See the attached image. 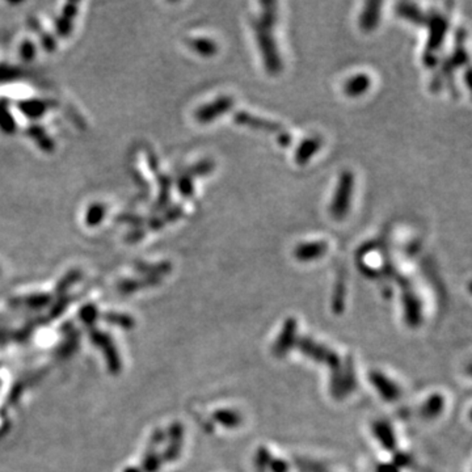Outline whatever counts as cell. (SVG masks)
Instances as JSON below:
<instances>
[{
	"mask_svg": "<svg viewBox=\"0 0 472 472\" xmlns=\"http://www.w3.org/2000/svg\"><path fill=\"white\" fill-rule=\"evenodd\" d=\"M266 9L261 16L253 20V28L256 31L257 45L264 58L266 70L272 75L281 73L282 61L277 45L274 41L273 29L277 21V4L276 3H264Z\"/></svg>",
	"mask_w": 472,
	"mask_h": 472,
	"instance_id": "6da1fadb",
	"label": "cell"
},
{
	"mask_svg": "<svg viewBox=\"0 0 472 472\" xmlns=\"http://www.w3.org/2000/svg\"><path fill=\"white\" fill-rule=\"evenodd\" d=\"M355 188V176L350 171H344L340 176L339 184L332 199L331 214L335 219H344L348 216L350 204H352V194Z\"/></svg>",
	"mask_w": 472,
	"mask_h": 472,
	"instance_id": "7a4b0ae2",
	"label": "cell"
},
{
	"mask_svg": "<svg viewBox=\"0 0 472 472\" xmlns=\"http://www.w3.org/2000/svg\"><path fill=\"white\" fill-rule=\"evenodd\" d=\"M425 24L431 26V37H429L428 46H426L424 61H425L426 66L431 67L436 65V53L444 43L445 36L448 32L449 21L448 19L442 15L431 14V17L426 19Z\"/></svg>",
	"mask_w": 472,
	"mask_h": 472,
	"instance_id": "3957f363",
	"label": "cell"
},
{
	"mask_svg": "<svg viewBox=\"0 0 472 472\" xmlns=\"http://www.w3.org/2000/svg\"><path fill=\"white\" fill-rule=\"evenodd\" d=\"M234 100L230 96H221L218 99L205 104L204 107L197 109L194 113V118L201 124L213 122L218 117L222 116L226 112L232 108Z\"/></svg>",
	"mask_w": 472,
	"mask_h": 472,
	"instance_id": "277c9868",
	"label": "cell"
},
{
	"mask_svg": "<svg viewBox=\"0 0 472 472\" xmlns=\"http://www.w3.org/2000/svg\"><path fill=\"white\" fill-rule=\"evenodd\" d=\"M234 118H235L236 124L247 126V127L255 129V130L277 134H281L285 132V129H282L281 125L277 124V122H272V121L266 120V118L252 116V115H249L247 112H236Z\"/></svg>",
	"mask_w": 472,
	"mask_h": 472,
	"instance_id": "5b68a950",
	"label": "cell"
},
{
	"mask_svg": "<svg viewBox=\"0 0 472 472\" xmlns=\"http://www.w3.org/2000/svg\"><path fill=\"white\" fill-rule=\"evenodd\" d=\"M78 3H67L65 9L62 11V15L57 20V34L62 38H66L73 31L74 19L78 15Z\"/></svg>",
	"mask_w": 472,
	"mask_h": 472,
	"instance_id": "8992f818",
	"label": "cell"
},
{
	"mask_svg": "<svg viewBox=\"0 0 472 472\" xmlns=\"http://www.w3.org/2000/svg\"><path fill=\"white\" fill-rule=\"evenodd\" d=\"M322 138L319 137H310L299 145L298 149L295 151V162L299 166H303L308 163V160L314 157L315 154L322 147Z\"/></svg>",
	"mask_w": 472,
	"mask_h": 472,
	"instance_id": "52a82bcc",
	"label": "cell"
},
{
	"mask_svg": "<svg viewBox=\"0 0 472 472\" xmlns=\"http://www.w3.org/2000/svg\"><path fill=\"white\" fill-rule=\"evenodd\" d=\"M381 7L382 3L378 1H369L365 4L364 12L360 17V25L366 32L373 31L374 28H377V25L379 24Z\"/></svg>",
	"mask_w": 472,
	"mask_h": 472,
	"instance_id": "ba28073f",
	"label": "cell"
},
{
	"mask_svg": "<svg viewBox=\"0 0 472 472\" xmlns=\"http://www.w3.org/2000/svg\"><path fill=\"white\" fill-rule=\"evenodd\" d=\"M327 248H328L327 243L313 241V243L299 244L298 247L294 251V253L300 261H310V260L323 256L324 253L327 252Z\"/></svg>",
	"mask_w": 472,
	"mask_h": 472,
	"instance_id": "9c48e42d",
	"label": "cell"
},
{
	"mask_svg": "<svg viewBox=\"0 0 472 472\" xmlns=\"http://www.w3.org/2000/svg\"><path fill=\"white\" fill-rule=\"evenodd\" d=\"M372 85L370 76L366 74L355 75L344 83V92L350 98H358L362 96L365 92L369 91Z\"/></svg>",
	"mask_w": 472,
	"mask_h": 472,
	"instance_id": "30bf717a",
	"label": "cell"
},
{
	"mask_svg": "<svg viewBox=\"0 0 472 472\" xmlns=\"http://www.w3.org/2000/svg\"><path fill=\"white\" fill-rule=\"evenodd\" d=\"M397 14L407 20L416 23V24L425 25L426 23V15L424 14L421 9L412 3H400L397 6Z\"/></svg>",
	"mask_w": 472,
	"mask_h": 472,
	"instance_id": "8fae6325",
	"label": "cell"
},
{
	"mask_svg": "<svg viewBox=\"0 0 472 472\" xmlns=\"http://www.w3.org/2000/svg\"><path fill=\"white\" fill-rule=\"evenodd\" d=\"M28 134H29V137L37 143V146H38L42 151H45V152H53L54 149H56V143H54V141L50 138L48 133H46L42 127H40L38 125L31 126V127L28 129Z\"/></svg>",
	"mask_w": 472,
	"mask_h": 472,
	"instance_id": "7c38bea8",
	"label": "cell"
},
{
	"mask_svg": "<svg viewBox=\"0 0 472 472\" xmlns=\"http://www.w3.org/2000/svg\"><path fill=\"white\" fill-rule=\"evenodd\" d=\"M188 43H189L192 49L202 57H213V56H216V51H218L216 42L213 40H209V38H204V37L192 38L188 41Z\"/></svg>",
	"mask_w": 472,
	"mask_h": 472,
	"instance_id": "4fadbf2b",
	"label": "cell"
},
{
	"mask_svg": "<svg viewBox=\"0 0 472 472\" xmlns=\"http://www.w3.org/2000/svg\"><path fill=\"white\" fill-rule=\"evenodd\" d=\"M157 180H159V184H160V194H159V199H157V205L154 206V210L155 211H159L162 209H164L167 206V204L169 202V194H171V179L166 176V174H159L157 171Z\"/></svg>",
	"mask_w": 472,
	"mask_h": 472,
	"instance_id": "5bb4252c",
	"label": "cell"
},
{
	"mask_svg": "<svg viewBox=\"0 0 472 472\" xmlns=\"http://www.w3.org/2000/svg\"><path fill=\"white\" fill-rule=\"evenodd\" d=\"M19 109L24 113L25 116L29 117V118H37V117H41L46 112L48 105L43 101L29 100V101L20 103Z\"/></svg>",
	"mask_w": 472,
	"mask_h": 472,
	"instance_id": "9a60e30c",
	"label": "cell"
},
{
	"mask_svg": "<svg viewBox=\"0 0 472 472\" xmlns=\"http://www.w3.org/2000/svg\"><path fill=\"white\" fill-rule=\"evenodd\" d=\"M107 214V209L101 204H93L88 209L87 214H85V224H88L90 227L98 226V224L103 222L104 216Z\"/></svg>",
	"mask_w": 472,
	"mask_h": 472,
	"instance_id": "2e32d148",
	"label": "cell"
},
{
	"mask_svg": "<svg viewBox=\"0 0 472 472\" xmlns=\"http://www.w3.org/2000/svg\"><path fill=\"white\" fill-rule=\"evenodd\" d=\"M213 169H214V162L205 159V160H201L197 164L192 166L191 168L185 169L182 174L193 179L196 176H205V174H210Z\"/></svg>",
	"mask_w": 472,
	"mask_h": 472,
	"instance_id": "e0dca14e",
	"label": "cell"
},
{
	"mask_svg": "<svg viewBox=\"0 0 472 472\" xmlns=\"http://www.w3.org/2000/svg\"><path fill=\"white\" fill-rule=\"evenodd\" d=\"M159 281H160L159 277H147V278H143V280H126L120 285V289L125 291V293H129V291L138 290L142 288H146L150 285H157Z\"/></svg>",
	"mask_w": 472,
	"mask_h": 472,
	"instance_id": "ac0fdd59",
	"label": "cell"
},
{
	"mask_svg": "<svg viewBox=\"0 0 472 472\" xmlns=\"http://www.w3.org/2000/svg\"><path fill=\"white\" fill-rule=\"evenodd\" d=\"M137 269L142 273L154 274V277H157L159 274H167L171 271V264L169 263H160L157 266H149L145 263L137 264Z\"/></svg>",
	"mask_w": 472,
	"mask_h": 472,
	"instance_id": "d6986e66",
	"label": "cell"
},
{
	"mask_svg": "<svg viewBox=\"0 0 472 472\" xmlns=\"http://www.w3.org/2000/svg\"><path fill=\"white\" fill-rule=\"evenodd\" d=\"M0 127L4 133H14L16 129L14 117L9 115V110L4 105L0 107Z\"/></svg>",
	"mask_w": 472,
	"mask_h": 472,
	"instance_id": "ffe728a7",
	"label": "cell"
},
{
	"mask_svg": "<svg viewBox=\"0 0 472 472\" xmlns=\"http://www.w3.org/2000/svg\"><path fill=\"white\" fill-rule=\"evenodd\" d=\"M177 187L179 192L182 193V197H192L194 193V185H193V179L182 174L177 180Z\"/></svg>",
	"mask_w": 472,
	"mask_h": 472,
	"instance_id": "44dd1931",
	"label": "cell"
},
{
	"mask_svg": "<svg viewBox=\"0 0 472 472\" xmlns=\"http://www.w3.org/2000/svg\"><path fill=\"white\" fill-rule=\"evenodd\" d=\"M182 216V206H174L171 207L169 210H167L164 213V216H162V222L166 226L167 224H171V222H174L177 221L180 216Z\"/></svg>",
	"mask_w": 472,
	"mask_h": 472,
	"instance_id": "7402d4cb",
	"label": "cell"
},
{
	"mask_svg": "<svg viewBox=\"0 0 472 472\" xmlns=\"http://www.w3.org/2000/svg\"><path fill=\"white\" fill-rule=\"evenodd\" d=\"M34 53H36V48L33 43L31 41H25L21 48H20V54L25 61H31L34 58Z\"/></svg>",
	"mask_w": 472,
	"mask_h": 472,
	"instance_id": "603a6c76",
	"label": "cell"
},
{
	"mask_svg": "<svg viewBox=\"0 0 472 472\" xmlns=\"http://www.w3.org/2000/svg\"><path fill=\"white\" fill-rule=\"evenodd\" d=\"M42 43H43V48L48 50V51H54L56 50V40L49 36V34H43L41 36Z\"/></svg>",
	"mask_w": 472,
	"mask_h": 472,
	"instance_id": "cb8c5ba5",
	"label": "cell"
},
{
	"mask_svg": "<svg viewBox=\"0 0 472 472\" xmlns=\"http://www.w3.org/2000/svg\"><path fill=\"white\" fill-rule=\"evenodd\" d=\"M14 70L9 68V67L0 66V80H6V79H12L16 75H14Z\"/></svg>",
	"mask_w": 472,
	"mask_h": 472,
	"instance_id": "d4e9b609",
	"label": "cell"
},
{
	"mask_svg": "<svg viewBox=\"0 0 472 472\" xmlns=\"http://www.w3.org/2000/svg\"><path fill=\"white\" fill-rule=\"evenodd\" d=\"M143 235H145V232L142 231L141 229H138V230H134V231L130 232V234L126 236V239L129 241H132V243H135V241H141L142 238H143Z\"/></svg>",
	"mask_w": 472,
	"mask_h": 472,
	"instance_id": "484cf974",
	"label": "cell"
},
{
	"mask_svg": "<svg viewBox=\"0 0 472 472\" xmlns=\"http://www.w3.org/2000/svg\"><path fill=\"white\" fill-rule=\"evenodd\" d=\"M121 219H125V221H122V222L137 224V226H140V224H142V221H138V219H141L140 216H130V214H126V216H120V221H121Z\"/></svg>",
	"mask_w": 472,
	"mask_h": 472,
	"instance_id": "4316f807",
	"label": "cell"
}]
</instances>
